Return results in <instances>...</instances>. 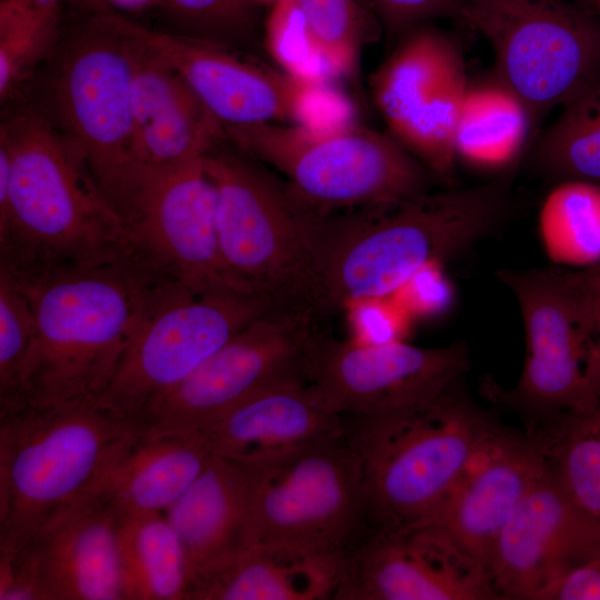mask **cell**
Masks as SVG:
<instances>
[{
    "label": "cell",
    "instance_id": "cell-1",
    "mask_svg": "<svg viewBox=\"0 0 600 600\" xmlns=\"http://www.w3.org/2000/svg\"><path fill=\"white\" fill-rule=\"evenodd\" d=\"M8 277L27 296L37 322L18 404L38 407L96 402L146 320L187 289L138 252L101 264Z\"/></svg>",
    "mask_w": 600,
    "mask_h": 600
},
{
    "label": "cell",
    "instance_id": "cell-2",
    "mask_svg": "<svg viewBox=\"0 0 600 600\" xmlns=\"http://www.w3.org/2000/svg\"><path fill=\"white\" fill-rule=\"evenodd\" d=\"M0 272L27 278L137 252L66 137L23 109L0 130Z\"/></svg>",
    "mask_w": 600,
    "mask_h": 600
},
{
    "label": "cell",
    "instance_id": "cell-3",
    "mask_svg": "<svg viewBox=\"0 0 600 600\" xmlns=\"http://www.w3.org/2000/svg\"><path fill=\"white\" fill-rule=\"evenodd\" d=\"M503 181L428 191L380 211L321 219V318L394 294L420 270L446 262L496 232L509 217Z\"/></svg>",
    "mask_w": 600,
    "mask_h": 600
},
{
    "label": "cell",
    "instance_id": "cell-4",
    "mask_svg": "<svg viewBox=\"0 0 600 600\" xmlns=\"http://www.w3.org/2000/svg\"><path fill=\"white\" fill-rule=\"evenodd\" d=\"M460 382L432 399L347 423L361 464L369 530L423 522L498 428Z\"/></svg>",
    "mask_w": 600,
    "mask_h": 600
},
{
    "label": "cell",
    "instance_id": "cell-5",
    "mask_svg": "<svg viewBox=\"0 0 600 600\" xmlns=\"http://www.w3.org/2000/svg\"><path fill=\"white\" fill-rule=\"evenodd\" d=\"M139 427L89 401L0 409V556L19 551L54 511L90 491Z\"/></svg>",
    "mask_w": 600,
    "mask_h": 600
},
{
    "label": "cell",
    "instance_id": "cell-6",
    "mask_svg": "<svg viewBox=\"0 0 600 600\" xmlns=\"http://www.w3.org/2000/svg\"><path fill=\"white\" fill-rule=\"evenodd\" d=\"M204 166L217 190L219 244L233 282L272 308L319 316L321 216L244 157L214 149Z\"/></svg>",
    "mask_w": 600,
    "mask_h": 600
},
{
    "label": "cell",
    "instance_id": "cell-7",
    "mask_svg": "<svg viewBox=\"0 0 600 600\" xmlns=\"http://www.w3.org/2000/svg\"><path fill=\"white\" fill-rule=\"evenodd\" d=\"M223 130L243 153L283 173L296 200L323 217L390 209L438 181L388 132L353 123L317 130L267 122Z\"/></svg>",
    "mask_w": 600,
    "mask_h": 600
},
{
    "label": "cell",
    "instance_id": "cell-8",
    "mask_svg": "<svg viewBox=\"0 0 600 600\" xmlns=\"http://www.w3.org/2000/svg\"><path fill=\"white\" fill-rule=\"evenodd\" d=\"M57 49L49 96L58 129L118 213L143 170L132 153L134 41L127 18L97 14Z\"/></svg>",
    "mask_w": 600,
    "mask_h": 600
},
{
    "label": "cell",
    "instance_id": "cell-9",
    "mask_svg": "<svg viewBox=\"0 0 600 600\" xmlns=\"http://www.w3.org/2000/svg\"><path fill=\"white\" fill-rule=\"evenodd\" d=\"M242 464L250 479L253 544L348 559L367 534L361 464L348 429Z\"/></svg>",
    "mask_w": 600,
    "mask_h": 600
},
{
    "label": "cell",
    "instance_id": "cell-10",
    "mask_svg": "<svg viewBox=\"0 0 600 600\" xmlns=\"http://www.w3.org/2000/svg\"><path fill=\"white\" fill-rule=\"evenodd\" d=\"M526 334L517 384L493 396L539 418L593 409L600 402V330L578 271L501 269Z\"/></svg>",
    "mask_w": 600,
    "mask_h": 600
},
{
    "label": "cell",
    "instance_id": "cell-11",
    "mask_svg": "<svg viewBox=\"0 0 600 600\" xmlns=\"http://www.w3.org/2000/svg\"><path fill=\"white\" fill-rule=\"evenodd\" d=\"M458 21L489 42L493 71L538 118L600 74V24L564 0H461Z\"/></svg>",
    "mask_w": 600,
    "mask_h": 600
},
{
    "label": "cell",
    "instance_id": "cell-12",
    "mask_svg": "<svg viewBox=\"0 0 600 600\" xmlns=\"http://www.w3.org/2000/svg\"><path fill=\"white\" fill-rule=\"evenodd\" d=\"M271 308L244 292L180 290L142 324L96 403L139 422L229 339Z\"/></svg>",
    "mask_w": 600,
    "mask_h": 600
},
{
    "label": "cell",
    "instance_id": "cell-13",
    "mask_svg": "<svg viewBox=\"0 0 600 600\" xmlns=\"http://www.w3.org/2000/svg\"><path fill=\"white\" fill-rule=\"evenodd\" d=\"M320 317L311 310L271 308L236 333L140 421L144 432L196 433L258 392L304 377Z\"/></svg>",
    "mask_w": 600,
    "mask_h": 600
},
{
    "label": "cell",
    "instance_id": "cell-14",
    "mask_svg": "<svg viewBox=\"0 0 600 600\" xmlns=\"http://www.w3.org/2000/svg\"><path fill=\"white\" fill-rule=\"evenodd\" d=\"M469 81L459 41L426 24L402 34L371 77L388 133L447 187H454V132Z\"/></svg>",
    "mask_w": 600,
    "mask_h": 600
},
{
    "label": "cell",
    "instance_id": "cell-15",
    "mask_svg": "<svg viewBox=\"0 0 600 600\" xmlns=\"http://www.w3.org/2000/svg\"><path fill=\"white\" fill-rule=\"evenodd\" d=\"M119 216L137 252L169 279L196 293L244 292L221 256L217 190L204 157L143 168Z\"/></svg>",
    "mask_w": 600,
    "mask_h": 600
},
{
    "label": "cell",
    "instance_id": "cell-16",
    "mask_svg": "<svg viewBox=\"0 0 600 600\" xmlns=\"http://www.w3.org/2000/svg\"><path fill=\"white\" fill-rule=\"evenodd\" d=\"M119 520L93 491L62 506L0 556V600H124Z\"/></svg>",
    "mask_w": 600,
    "mask_h": 600
},
{
    "label": "cell",
    "instance_id": "cell-17",
    "mask_svg": "<svg viewBox=\"0 0 600 600\" xmlns=\"http://www.w3.org/2000/svg\"><path fill=\"white\" fill-rule=\"evenodd\" d=\"M469 367V348L461 341L378 344L339 340L320 330L306 359L304 379L336 412L351 418L432 399L461 381Z\"/></svg>",
    "mask_w": 600,
    "mask_h": 600
},
{
    "label": "cell",
    "instance_id": "cell-18",
    "mask_svg": "<svg viewBox=\"0 0 600 600\" xmlns=\"http://www.w3.org/2000/svg\"><path fill=\"white\" fill-rule=\"evenodd\" d=\"M336 599H500L486 567L446 534L419 523L369 530L350 553Z\"/></svg>",
    "mask_w": 600,
    "mask_h": 600
},
{
    "label": "cell",
    "instance_id": "cell-19",
    "mask_svg": "<svg viewBox=\"0 0 600 600\" xmlns=\"http://www.w3.org/2000/svg\"><path fill=\"white\" fill-rule=\"evenodd\" d=\"M600 556V520L547 466L498 536L487 570L500 599L539 600L569 569Z\"/></svg>",
    "mask_w": 600,
    "mask_h": 600
},
{
    "label": "cell",
    "instance_id": "cell-20",
    "mask_svg": "<svg viewBox=\"0 0 600 600\" xmlns=\"http://www.w3.org/2000/svg\"><path fill=\"white\" fill-rule=\"evenodd\" d=\"M544 470V457L536 438L497 428L421 523L446 534L487 569L502 528Z\"/></svg>",
    "mask_w": 600,
    "mask_h": 600
},
{
    "label": "cell",
    "instance_id": "cell-21",
    "mask_svg": "<svg viewBox=\"0 0 600 600\" xmlns=\"http://www.w3.org/2000/svg\"><path fill=\"white\" fill-rule=\"evenodd\" d=\"M133 28L182 77L223 128L297 122L308 82L242 61L214 42L150 30L136 22Z\"/></svg>",
    "mask_w": 600,
    "mask_h": 600
},
{
    "label": "cell",
    "instance_id": "cell-22",
    "mask_svg": "<svg viewBox=\"0 0 600 600\" xmlns=\"http://www.w3.org/2000/svg\"><path fill=\"white\" fill-rule=\"evenodd\" d=\"M132 153L141 168H166L201 159L226 139L182 77L134 31Z\"/></svg>",
    "mask_w": 600,
    "mask_h": 600
},
{
    "label": "cell",
    "instance_id": "cell-23",
    "mask_svg": "<svg viewBox=\"0 0 600 600\" xmlns=\"http://www.w3.org/2000/svg\"><path fill=\"white\" fill-rule=\"evenodd\" d=\"M347 429V419L303 376H294L263 389L200 432L217 456L249 463Z\"/></svg>",
    "mask_w": 600,
    "mask_h": 600
},
{
    "label": "cell",
    "instance_id": "cell-24",
    "mask_svg": "<svg viewBox=\"0 0 600 600\" xmlns=\"http://www.w3.org/2000/svg\"><path fill=\"white\" fill-rule=\"evenodd\" d=\"M166 516L184 553L189 591L197 580L253 546L246 466L216 454Z\"/></svg>",
    "mask_w": 600,
    "mask_h": 600
},
{
    "label": "cell",
    "instance_id": "cell-25",
    "mask_svg": "<svg viewBox=\"0 0 600 600\" xmlns=\"http://www.w3.org/2000/svg\"><path fill=\"white\" fill-rule=\"evenodd\" d=\"M216 457L201 432H144L120 446L90 491L119 514L166 513Z\"/></svg>",
    "mask_w": 600,
    "mask_h": 600
},
{
    "label": "cell",
    "instance_id": "cell-26",
    "mask_svg": "<svg viewBox=\"0 0 600 600\" xmlns=\"http://www.w3.org/2000/svg\"><path fill=\"white\" fill-rule=\"evenodd\" d=\"M347 560L253 544L197 580L187 600L336 599Z\"/></svg>",
    "mask_w": 600,
    "mask_h": 600
},
{
    "label": "cell",
    "instance_id": "cell-27",
    "mask_svg": "<svg viewBox=\"0 0 600 600\" xmlns=\"http://www.w3.org/2000/svg\"><path fill=\"white\" fill-rule=\"evenodd\" d=\"M538 119L493 70L470 79L454 132L457 164L482 174L504 176L530 148Z\"/></svg>",
    "mask_w": 600,
    "mask_h": 600
},
{
    "label": "cell",
    "instance_id": "cell-28",
    "mask_svg": "<svg viewBox=\"0 0 600 600\" xmlns=\"http://www.w3.org/2000/svg\"><path fill=\"white\" fill-rule=\"evenodd\" d=\"M119 557L124 600H187L186 558L166 513L120 514Z\"/></svg>",
    "mask_w": 600,
    "mask_h": 600
},
{
    "label": "cell",
    "instance_id": "cell-29",
    "mask_svg": "<svg viewBox=\"0 0 600 600\" xmlns=\"http://www.w3.org/2000/svg\"><path fill=\"white\" fill-rule=\"evenodd\" d=\"M533 169L550 181L600 186V74L562 106L531 153Z\"/></svg>",
    "mask_w": 600,
    "mask_h": 600
},
{
    "label": "cell",
    "instance_id": "cell-30",
    "mask_svg": "<svg viewBox=\"0 0 600 600\" xmlns=\"http://www.w3.org/2000/svg\"><path fill=\"white\" fill-rule=\"evenodd\" d=\"M538 232L558 267L588 269L600 263V186L581 180L554 182L538 214Z\"/></svg>",
    "mask_w": 600,
    "mask_h": 600
},
{
    "label": "cell",
    "instance_id": "cell-31",
    "mask_svg": "<svg viewBox=\"0 0 600 600\" xmlns=\"http://www.w3.org/2000/svg\"><path fill=\"white\" fill-rule=\"evenodd\" d=\"M554 429L537 439L546 466L562 489L600 520V402L581 413L554 418Z\"/></svg>",
    "mask_w": 600,
    "mask_h": 600
},
{
    "label": "cell",
    "instance_id": "cell-32",
    "mask_svg": "<svg viewBox=\"0 0 600 600\" xmlns=\"http://www.w3.org/2000/svg\"><path fill=\"white\" fill-rule=\"evenodd\" d=\"M62 0L0 1V98L13 97L59 40Z\"/></svg>",
    "mask_w": 600,
    "mask_h": 600
},
{
    "label": "cell",
    "instance_id": "cell-33",
    "mask_svg": "<svg viewBox=\"0 0 600 600\" xmlns=\"http://www.w3.org/2000/svg\"><path fill=\"white\" fill-rule=\"evenodd\" d=\"M36 339L37 322L27 296L0 273V409L19 403L23 372Z\"/></svg>",
    "mask_w": 600,
    "mask_h": 600
},
{
    "label": "cell",
    "instance_id": "cell-34",
    "mask_svg": "<svg viewBox=\"0 0 600 600\" xmlns=\"http://www.w3.org/2000/svg\"><path fill=\"white\" fill-rule=\"evenodd\" d=\"M264 43L286 74L310 83L333 78L297 0H280L272 6L266 22Z\"/></svg>",
    "mask_w": 600,
    "mask_h": 600
},
{
    "label": "cell",
    "instance_id": "cell-35",
    "mask_svg": "<svg viewBox=\"0 0 600 600\" xmlns=\"http://www.w3.org/2000/svg\"><path fill=\"white\" fill-rule=\"evenodd\" d=\"M297 1L332 76H350L357 64L361 36V18L356 0Z\"/></svg>",
    "mask_w": 600,
    "mask_h": 600
},
{
    "label": "cell",
    "instance_id": "cell-36",
    "mask_svg": "<svg viewBox=\"0 0 600 600\" xmlns=\"http://www.w3.org/2000/svg\"><path fill=\"white\" fill-rule=\"evenodd\" d=\"M182 34L222 44L247 34L256 0H159Z\"/></svg>",
    "mask_w": 600,
    "mask_h": 600
},
{
    "label": "cell",
    "instance_id": "cell-37",
    "mask_svg": "<svg viewBox=\"0 0 600 600\" xmlns=\"http://www.w3.org/2000/svg\"><path fill=\"white\" fill-rule=\"evenodd\" d=\"M391 34L402 36L436 18L458 20L461 0H370Z\"/></svg>",
    "mask_w": 600,
    "mask_h": 600
},
{
    "label": "cell",
    "instance_id": "cell-38",
    "mask_svg": "<svg viewBox=\"0 0 600 600\" xmlns=\"http://www.w3.org/2000/svg\"><path fill=\"white\" fill-rule=\"evenodd\" d=\"M443 264H428L397 291L403 294L404 306L422 314H442L452 308L456 292Z\"/></svg>",
    "mask_w": 600,
    "mask_h": 600
},
{
    "label": "cell",
    "instance_id": "cell-39",
    "mask_svg": "<svg viewBox=\"0 0 600 600\" xmlns=\"http://www.w3.org/2000/svg\"><path fill=\"white\" fill-rule=\"evenodd\" d=\"M539 600H600V556L566 571Z\"/></svg>",
    "mask_w": 600,
    "mask_h": 600
},
{
    "label": "cell",
    "instance_id": "cell-40",
    "mask_svg": "<svg viewBox=\"0 0 600 600\" xmlns=\"http://www.w3.org/2000/svg\"><path fill=\"white\" fill-rule=\"evenodd\" d=\"M600 330V267L577 270Z\"/></svg>",
    "mask_w": 600,
    "mask_h": 600
},
{
    "label": "cell",
    "instance_id": "cell-41",
    "mask_svg": "<svg viewBox=\"0 0 600 600\" xmlns=\"http://www.w3.org/2000/svg\"><path fill=\"white\" fill-rule=\"evenodd\" d=\"M138 0H109L111 4H116L122 8H130L133 6Z\"/></svg>",
    "mask_w": 600,
    "mask_h": 600
},
{
    "label": "cell",
    "instance_id": "cell-42",
    "mask_svg": "<svg viewBox=\"0 0 600 600\" xmlns=\"http://www.w3.org/2000/svg\"><path fill=\"white\" fill-rule=\"evenodd\" d=\"M280 0H256L257 3L263 2V3H271L272 6L277 3Z\"/></svg>",
    "mask_w": 600,
    "mask_h": 600
},
{
    "label": "cell",
    "instance_id": "cell-43",
    "mask_svg": "<svg viewBox=\"0 0 600 600\" xmlns=\"http://www.w3.org/2000/svg\"><path fill=\"white\" fill-rule=\"evenodd\" d=\"M597 266H599V267H600V263H599V264H597Z\"/></svg>",
    "mask_w": 600,
    "mask_h": 600
}]
</instances>
